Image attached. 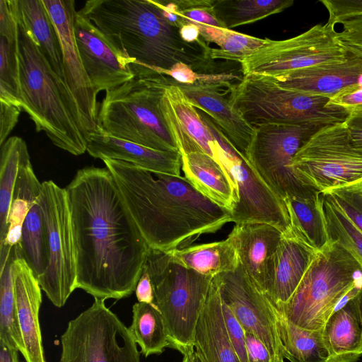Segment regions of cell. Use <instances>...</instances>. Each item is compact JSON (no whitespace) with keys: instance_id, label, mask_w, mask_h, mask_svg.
Listing matches in <instances>:
<instances>
[{"instance_id":"cell-1","label":"cell","mask_w":362,"mask_h":362,"mask_svg":"<svg viewBox=\"0 0 362 362\" xmlns=\"http://www.w3.org/2000/svg\"><path fill=\"white\" fill-rule=\"evenodd\" d=\"M68 194L76 262V288L102 300L135 291L149 246L105 168L77 170Z\"/></svg>"},{"instance_id":"cell-2","label":"cell","mask_w":362,"mask_h":362,"mask_svg":"<svg viewBox=\"0 0 362 362\" xmlns=\"http://www.w3.org/2000/svg\"><path fill=\"white\" fill-rule=\"evenodd\" d=\"M150 248L170 251L191 245L203 234L233 222L230 210L199 192L185 177L103 160Z\"/></svg>"},{"instance_id":"cell-3","label":"cell","mask_w":362,"mask_h":362,"mask_svg":"<svg viewBox=\"0 0 362 362\" xmlns=\"http://www.w3.org/2000/svg\"><path fill=\"white\" fill-rule=\"evenodd\" d=\"M77 12L130 66L167 70L183 62L198 73L212 69L209 44L184 41L153 0H89Z\"/></svg>"},{"instance_id":"cell-4","label":"cell","mask_w":362,"mask_h":362,"mask_svg":"<svg viewBox=\"0 0 362 362\" xmlns=\"http://www.w3.org/2000/svg\"><path fill=\"white\" fill-rule=\"evenodd\" d=\"M18 10V7H17ZM18 16L21 108L57 147L74 156L87 151L88 134L66 81L51 67Z\"/></svg>"},{"instance_id":"cell-5","label":"cell","mask_w":362,"mask_h":362,"mask_svg":"<svg viewBox=\"0 0 362 362\" xmlns=\"http://www.w3.org/2000/svg\"><path fill=\"white\" fill-rule=\"evenodd\" d=\"M135 76L106 91L98 126L107 134L158 151H178L162 110L165 76L132 66Z\"/></svg>"},{"instance_id":"cell-6","label":"cell","mask_w":362,"mask_h":362,"mask_svg":"<svg viewBox=\"0 0 362 362\" xmlns=\"http://www.w3.org/2000/svg\"><path fill=\"white\" fill-rule=\"evenodd\" d=\"M231 105L251 126L342 124L350 112L329 98L283 88L269 76L243 75L229 91Z\"/></svg>"},{"instance_id":"cell-7","label":"cell","mask_w":362,"mask_h":362,"mask_svg":"<svg viewBox=\"0 0 362 362\" xmlns=\"http://www.w3.org/2000/svg\"><path fill=\"white\" fill-rule=\"evenodd\" d=\"M362 288V268L336 240L317 252L296 291L276 308L288 321L310 330L323 328L343 298Z\"/></svg>"},{"instance_id":"cell-8","label":"cell","mask_w":362,"mask_h":362,"mask_svg":"<svg viewBox=\"0 0 362 362\" xmlns=\"http://www.w3.org/2000/svg\"><path fill=\"white\" fill-rule=\"evenodd\" d=\"M143 270L151 279L155 304L168 329L170 348L183 356L191 353L194 350L195 327L214 277L180 264L168 251L152 248Z\"/></svg>"},{"instance_id":"cell-9","label":"cell","mask_w":362,"mask_h":362,"mask_svg":"<svg viewBox=\"0 0 362 362\" xmlns=\"http://www.w3.org/2000/svg\"><path fill=\"white\" fill-rule=\"evenodd\" d=\"M61 344L60 362H140L129 329L102 299L69 322Z\"/></svg>"},{"instance_id":"cell-10","label":"cell","mask_w":362,"mask_h":362,"mask_svg":"<svg viewBox=\"0 0 362 362\" xmlns=\"http://www.w3.org/2000/svg\"><path fill=\"white\" fill-rule=\"evenodd\" d=\"M291 168L304 185L325 194L362 181V151L344 123L327 125L298 151Z\"/></svg>"},{"instance_id":"cell-11","label":"cell","mask_w":362,"mask_h":362,"mask_svg":"<svg viewBox=\"0 0 362 362\" xmlns=\"http://www.w3.org/2000/svg\"><path fill=\"white\" fill-rule=\"evenodd\" d=\"M327 125L265 124L255 127L245 157L269 189L281 200L315 189L296 176L291 163L298 151Z\"/></svg>"},{"instance_id":"cell-12","label":"cell","mask_w":362,"mask_h":362,"mask_svg":"<svg viewBox=\"0 0 362 362\" xmlns=\"http://www.w3.org/2000/svg\"><path fill=\"white\" fill-rule=\"evenodd\" d=\"M40 203L47 235L49 262L37 280L54 305H64L76 288V262L70 204L65 188L42 182Z\"/></svg>"},{"instance_id":"cell-13","label":"cell","mask_w":362,"mask_h":362,"mask_svg":"<svg viewBox=\"0 0 362 362\" xmlns=\"http://www.w3.org/2000/svg\"><path fill=\"white\" fill-rule=\"evenodd\" d=\"M335 25L317 24L295 37L269 39L241 62L243 75L274 76L289 71L346 60L350 52L337 40Z\"/></svg>"},{"instance_id":"cell-14","label":"cell","mask_w":362,"mask_h":362,"mask_svg":"<svg viewBox=\"0 0 362 362\" xmlns=\"http://www.w3.org/2000/svg\"><path fill=\"white\" fill-rule=\"evenodd\" d=\"M202 117L218 142V163L228 175L238 197L232 211L233 222L267 223L284 233L290 230V219L284 201L269 189L217 125L205 114Z\"/></svg>"},{"instance_id":"cell-15","label":"cell","mask_w":362,"mask_h":362,"mask_svg":"<svg viewBox=\"0 0 362 362\" xmlns=\"http://www.w3.org/2000/svg\"><path fill=\"white\" fill-rule=\"evenodd\" d=\"M215 278L223 301L245 332L253 334L266 346L274 362L284 360L276 308L250 280L241 264L235 270Z\"/></svg>"},{"instance_id":"cell-16","label":"cell","mask_w":362,"mask_h":362,"mask_svg":"<svg viewBox=\"0 0 362 362\" xmlns=\"http://www.w3.org/2000/svg\"><path fill=\"white\" fill-rule=\"evenodd\" d=\"M57 30L66 83L77 101L88 134L98 127L99 107L95 92L82 63L74 27L76 14L73 0H42Z\"/></svg>"},{"instance_id":"cell-17","label":"cell","mask_w":362,"mask_h":362,"mask_svg":"<svg viewBox=\"0 0 362 362\" xmlns=\"http://www.w3.org/2000/svg\"><path fill=\"white\" fill-rule=\"evenodd\" d=\"M74 31L82 63L97 93L114 89L135 76L98 30L78 12Z\"/></svg>"},{"instance_id":"cell-18","label":"cell","mask_w":362,"mask_h":362,"mask_svg":"<svg viewBox=\"0 0 362 362\" xmlns=\"http://www.w3.org/2000/svg\"><path fill=\"white\" fill-rule=\"evenodd\" d=\"M162 110L180 154L203 151L218 163V142L214 132L180 87L166 76Z\"/></svg>"},{"instance_id":"cell-19","label":"cell","mask_w":362,"mask_h":362,"mask_svg":"<svg viewBox=\"0 0 362 362\" xmlns=\"http://www.w3.org/2000/svg\"><path fill=\"white\" fill-rule=\"evenodd\" d=\"M233 84V82H224L175 85L197 109L207 115L232 145L245 156L255 127L231 105L229 96H226Z\"/></svg>"},{"instance_id":"cell-20","label":"cell","mask_w":362,"mask_h":362,"mask_svg":"<svg viewBox=\"0 0 362 362\" xmlns=\"http://www.w3.org/2000/svg\"><path fill=\"white\" fill-rule=\"evenodd\" d=\"M349 52L348 59L344 62L269 77L283 88L331 98L348 89L362 86V54Z\"/></svg>"},{"instance_id":"cell-21","label":"cell","mask_w":362,"mask_h":362,"mask_svg":"<svg viewBox=\"0 0 362 362\" xmlns=\"http://www.w3.org/2000/svg\"><path fill=\"white\" fill-rule=\"evenodd\" d=\"M317 252L291 228L283 234L269 267L265 293L275 308L290 300Z\"/></svg>"},{"instance_id":"cell-22","label":"cell","mask_w":362,"mask_h":362,"mask_svg":"<svg viewBox=\"0 0 362 362\" xmlns=\"http://www.w3.org/2000/svg\"><path fill=\"white\" fill-rule=\"evenodd\" d=\"M87 152L95 158L118 160L147 170L180 175L179 151L155 150L117 138L105 132L100 126L88 137Z\"/></svg>"},{"instance_id":"cell-23","label":"cell","mask_w":362,"mask_h":362,"mask_svg":"<svg viewBox=\"0 0 362 362\" xmlns=\"http://www.w3.org/2000/svg\"><path fill=\"white\" fill-rule=\"evenodd\" d=\"M283 234L276 226L259 222L235 224L228 234L235 241L240 263L264 294L269 267Z\"/></svg>"},{"instance_id":"cell-24","label":"cell","mask_w":362,"mask_h":362,"mask_svg":"<svg viewBox=\"0 0 362 362\" xmlns=\"http://www.w3.org/2000/svg\"><path fill=\"white\" fill-rule=\"evenodd\" d=\"M14 292L26 362H46L42 341L39 311L41 287L33 270L22 258L12 265Z\"/></svg>"},{"instance_id":"cell-25","label":"cell","mask_w":362,"mask_h":362,"mask_svg":"<svg viewBox=\"0 0 362 362\" xmlns=\"http://www.w3.org/2000/svg\"><path fill=\"white\" fill-rule=\"evenodd\" d=\"M193 344L202 362H240L226 329L222 297L215 277L195 327Z\"/></svg>"},{"instance_id":"cell-26","label":"cell","mask_w":362,"mask_h":362,"mask_svg":"<svg viewBox=\"0 0 362 362\" xmlns=\"http://www.w3.org/2000/svg\"><path fill=\"white\" fill-rule=\"evenodd\" d=\"M0 101L21 108L16 0L0 1Z\"/></svg>"},{"instance_id":"cell-27","label":"cell","mask_w":362,"mask_h":362,"mask_svg":"<svg viewBox=\"0 0 362 362\" xmlns=\"http://www.w3.org/2000/svg\"><path fill=\"white\" fill-rule=\"evenodd\" d=\"M185 177L202 194L232 213L238 202L226 171L203 151L181 154Z\"/></svg>"},{"instance_id":"cell-28","label":"cell","mask_w":362,"mask_h":362,"mask_svg":"<svg viewBox=\"0 0 362 362\" xmlns=\"http://www.w3.org/2000/svg\"><path fill=\"white\" fill-rule=\"evenodd\" d=\"M329 362H356L362 355V323L357 296L333 312L323 328Z\"/></svg>"},{"instance_id":"cell-29","label":"cell","mask_w":362,"mask_h":362,"mask_svg":"<svg viewBox=\"0 0 362 362\" xmlns=\"http://www.w3.org/2000/svg\"><path fill=\"white\" fill-rule=\"evenodd\" d=\"M284 202L292 231L315 250H322L331 240L322 194L314 189L303 195L287 196Z\"/></svg>"},{"instance_id":"cell-30","label":"cell","mask_w":362,"mask_h":362,"mask_svg":"<svg viewBox=\"0 0 362 362\" xmlns=\"http://www.w3.org/2000/svg\"><path fill=\"white\" fill-rule=\"evenodd\" d=\"M42 182L36 177L27 149L22 157L8 216L6 238L0 245V264L7 261L13 247L19 243L25 218L33 202L40 197Z\"/></svg>"},{"instance_id":"cell-31","label":"cell","mask_w":362,"mask_h":362,"mask_svg":"<svg viewBox=\"0 0 362 362\" xmlns=\"http://www.w3.org/2000/svg\"><path fill=\"white\" fill-rule=\"evenodd\" d=\"M168 252L180 264L212 277L235 270L240 263L235 241L229 235L220 241L189 245Z\"/></svg>"},{"instance_id":"cell-32","label":"cell","mask_w":362,"mask_h":362,"mask_svg":"<svg viewBox=\"0 0 362 362\" xmlns=\"http://www.w3.org/2000/svg\"><path fill=\"white\" fill-rule=\"evenodd\" d=\"M16 1L20 18L34 35L52 69L65 81L59 36L42 0Z\"/></svg>"},{"instance_id":"cell-33","label":"cell","mask_w":362,"mask_h":362,"mask_svg":"<svg viewBox=\"0 0 362 362\" xmlns=\"http://www.w3.org/2000/svg\"><path fill=\"white\" fill-rule=\"evenodd\" d=\"M277 329L284 358L290 362H329L322 329L310 330L288 321L276 309Z\"/></svg>"},{"instance_id":"cell-34","label":"cell","mask_w":362,"mask_h":362,"mask_svg":"<svg viewBox=\"0 0 362 362\" xmlns=\"http://www.w3.org/2000/svg\"><path fill=\"white\" fill-rule=\"evenodd\" d=\"M40 197L28 211L20 242L14 246L16 257L26 262L37 279L44 274L49 262L47 235Z\"/></svg>"},{"instance_id":"cell-35","label":"cell","mask_w":362,"mask_h":362,"mask_svg":"<svg viewBox=\"0 0 362 362\" xmlns=\"http://www.w3.org/2000/svg\"><path fill=\"white\" fill-rule=\"evenodd\" d=\"M132 322L128 328L145 357L160 354L171 346L165 319L155 305L136 303L132 307Z\"/></svg>"},{"instance_id":"cell-36","label":"cell","mask_w":362,"mask_h":362,"mask_svg":"<svg viewBox=\"0 0 362 362\" xmlns=\"http://www.w3.org/2000/svg\"><path fill=\"white\" fill-rule=\"evenodd\" d=\"M293 3V0H214L212 9L224 28L230 29L282 12Z\"/></svg>"},{"instance_id":"cell-37","label":"cell","mask_w":362,"mask_h":362,"mask_svg":"<svg viewBox=\"0 0 362 362\" xmlns=\"http://www.w3.org/2000/svg\"><path fill=\"white\" fill-rule=\"evenodd\" d=\"M28 149L21 137L11 136L1 146L0 160V245L8 230V216L21 161Z\"/></svg>"},{"instance_id":"cell-38","label":"cell","mask_w":362,"mask_h":362,"mask_svg":"<svg viewBox=\"0 0 362 362\" xmlns=\"http://www.w3.org/2000/svg\"><path fill=\"white\" fill-rule=\"evenodd\" d=\"M194 23L199 30L200 36L206 42L215 43L219 47V49H211V58L214 61L225 59L240 63L269 40L268 38H259L230 29Z\"/></svg>"},{"instance_id":"cell-39","label":"cell","mask_w":362,"mask_h":362,"mask_svg":"<svg viewBox=\"0 0 362 362\" xmlns=\"http://www.w3.org/2000/svg\"><path fill=\"white\" fill-rule=\"evenodd\" d=\"M16 258L13 247L0 269V339L17 349L25 356V349L18 323L12 265Z\"/></svg>"},{"instance_id":"cell-40","label":"cell","mask_w":362,"mask_h":362,"mask_svg":"<svg viewBox=\"0 0 362 362\" xmlns=\"http://www.w3.org/2000/svg\"><path fill=\"white\" fill-rule=\"evenodd\" d=\"M322 194L330 238L336 240L362 268V230L348 217L329 194Z\"/></svg>"},{"instance_id":"cell-41","label":"cell","mask_w":362,"mask_h":362,"mask_svg":"<svg viewBox=\"0 0 362 362\" xmlns=\"http://www.w3.org/2000/svg\"><path fill=\"white\" fill-rule=\"evenodd\" d=\"M156 72L169 77L177 85H192L196 83H224L240 81L242 78L232 73L206 74L194 71L191 66L179 62L169 69L153 70Z\"/></svg>"},{"instance_id":"cell-42","label":"cell","mask_w":362,"mask_h":362,"mask_svg":"<svg viewBox=\"0 0 362 362\" xmlns=\"http://www.w3.org/2000/svg\"><path fill=\"white\" fill-rule=\"evenodd\" d=\"M329 194L348 217L362 230V186L359 182L334 189Z\"/></svg>"},{"instance_id":"cell-43","label":"cell","mask_w":362,"mask_h":362,"mask_svg":"<svg viewBox=\"0 0 362 362\" xmlns=\"http://www.w3.org/2000/svg\"><path fill=\"white\" fill-rule=\"evenodd\" d=\"M175 3L179 13L188 21L225 28L213 13L214 0H175Z\"/></svg>"},{"instance_id":"cell-44","label":"cell","mask_w":362,"mask_h":362,"mask_svg":"<svg viewBox=\"0 0 362 362\" xmlns=\"http://www.w3.org/2000/svg\"><path fill=\"white\" fill-rule=\"evenodd\" d=\"M337 24L342 26L337 31V40L348 51L362 54V14L341 18Z\"/></svg>"},{"instance_id":"cell-45","label":"cell","mask_w":362,"mask_h":362,"mask_svg":"<svg viewBox=\"0 0 362 362\" xmlns=\"http://www.w3.org/2000/svg\"><path fill=\"white\" fill-rule=\"evenodd\" d=\"M222 307L226 329L238 357L240 362H248L245 332L223 298Z\"/></svg>"},{"instance_id":"cell-46","label":"cell","mask_w":362,"mask_h":362,"mask_svg":"<svg viewBox=\"0 0 362 362\" xmlns=\"http://www.w3.org/2000/svg\"><path fill=\"white\" fill-rule=\"evenodd\" d=\"M329 13L327 22L336 25L341 18L362 14V0H320Z\"/></svg>"},{"instance_id":"cell-47","label":"cell","mask_w":362,"mask_h":362,"mask_svg":"<svg viewBox=\"0 0 362 362\" xmlns=\"http://www.w3.org/2000/svg\"><path fill=\"white\" fill-rule=\"evenodd\" d=\"M0 145L2 146L18 123L21 108L14 105L0 101Z\"/></svg>"},{"instance_id":"cell-48","label":"cell","mask_w":362,"mask_h":362,"mask_svg":"<svg viewBox=\"0 0 362 362\" xmlns=\"http://www.w3.org/2000/svg\"><path fill=\"white\" fill-rule=\"evenodd\" d=\"M329 103L349 112L362 110V86L348 89L329 98Z\"/></svg>"},{"instance_id":"cell-49","label":"cell","mask_w":362,"mask_h":362,"mask_svg":"<svg viewBox=\"0 0 362 362\" xmlns=\"http://www.w3.org/2000/svg\"><path fill=\"white\" fill-rule=\"evenodd\" d=\"M248 362H274L266 346L253 334L245 332Z\"/></svg>"},{"instance_id":"cell-50","label":"cell","mask_w":362,"mask_h":362,"mask_svg":"<svg viewBox=\"0 0 362 362\" xmlns=\"http://www.w3.org/2000/svg\"><path fill=\"white\" fill-rule=\"evenodd\" d=\"M344 124L352 145L362 151V110L350 112Z\"/></svg>"},{"instance_id":"cell-51","label":"cell","mask_w":362,"mask_h":362,"mask_svg":"<svg viewBox=\"0 0 362 362\" xmlns=\"http://www.w3.org/2000/svg\"><path fill=\"white\" fill-rule=\"evenodd\" d=\"M135 293L138 302L155 305V296L151 279L148 273L143 270L137 283Z\"/></svg>"},{"instance_id":"cell-52","label":"cell","mask_w":362,"mask_h":362,"mask_svg":"<svg viewBox=\"0 0 362 362\" xmlns=\"http://www.w3.org/2000/svg\"><path fill=\"white\" fill-rule=\"evenodd\" d=\"M180 34L184 41L188 43H200L205 40L200 36L198 27L194 23L185 18V25L180 28Z\"/></svg>"},{"instance_id":"cell-53","label":"cell","mask_w":362,"mask_h":362,"mask_svg":"<svg viewBox=\"0 0 362 362\" xmlns=\"http://www.w3.org/2000/svg\"><path fill=\"white\" fill-rule=\"evenodd\" d=\"M0 362H21L18 350L0 339Z\"/></svg>"},{"instance_id":"cell-54","label":"cell","mask_w":362,"mask_h":362,"mask_svg":"<svg viewBox=\"0 0 362 362\" xmlns=\"http://www.w3.org/2000/svg\"><path fill=\"white\" fill-rule=\"evenodd\" d=\"M357 301H358V306L361 321L362 323V288L361 289L360 292L357 295ZM361 353H362V350H361Z\"/></svg>"},{"instance_id":"cell-55","label":"cell","mask_w":362,"mask_h":362,"mask_svg":"<svg viewBox=\"0 0 362 362\" xmlns=\"http://www.w3.org/2000/svg\"><path fill=\"white\" fill-rule=\"evenodd\" d=\"M192 352L183 356L182 362H192Z\"/></svg>"},{"instance_id":"cell-56","label":"cell","mask_w":362,"mask_h":362,"mask_svg":"<svg viewBox=\"0 0 362 362\" xmlns=\"http://www.w3.org/2000/svg\"><path fill=\"white\" fill-rule=\"evenodd\" d=\"M192 362H202V359L197 354V353L194 351V350L192 353Z\"/></svg>"},{"instance_id":"cell-57","label":"cell","mask_w":362,"mask_h":362,"mask_svg":"<svg viewBox=\"0 0 362 362\" xmlns=\"http://www.w3.org/2000/svg\"><path fill=\"white\" fill-rule=\"evenodd\" d=\"M359 183H360V184L361 185V186H362V181L359 182Z\"/></svg>"},{"instance_id":"cell-58","label":"cell","mask_w":362,"mask_h":362,"mask_svg":"<svg viewBox=\"0 0 362 362\" xmlns=\"http://www.w3.org/2000/svg\"><path fill=\"white\" fill-rule=\"evenodd\" d=\"M279 362H284V360H282V361H279Z\"/></svg>"}]
</instances>
